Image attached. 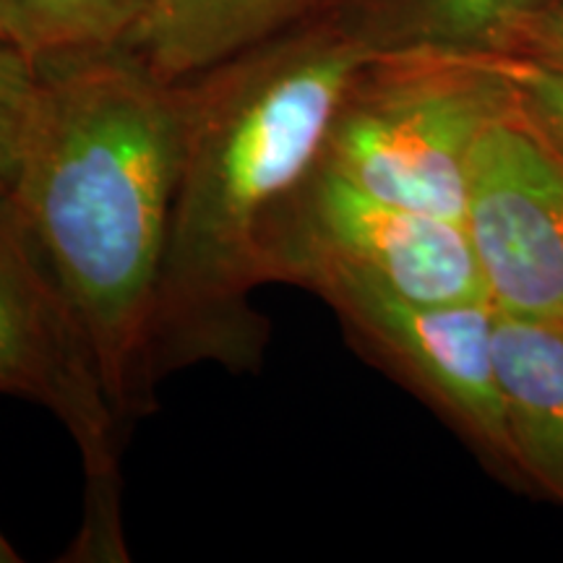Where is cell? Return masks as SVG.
Segmentation results:
<instances>
[{
	"instance_id": "6da1fadb",
	"label": "cell",
	"mask_w": 563,
	"mask_h": 563,
	"mask_svg": "<svg viewBox=\"0 0 563 563\" xmlns=\"http://www.w3.org/2000/svg\"><path fill=\"white\" fill-rule=\"evenodd\" d=\"M40 60V108L9 199L129 428L157 405L152 327L186 91L121 45Z\"/></svg>"
},
{
	"instance_id": "7a4b0ae2",
	"label": "cell",
	"mask_w": 563,
	"mask_h": 563,
	"mask_svg": "<svg viewBox=\"0 0 563 563\" xmlns=\"http://www.w3.org/2000/svg\"><path fill=\"white\" fill-rule=\"evenodd\" d=\"M368 47L321 13L183 79L186 139L152 327L159 386L188 365L258 371L272 209L321 157L344 87Z\"/></svg>"
},
{
	"instance_id": "3957f363",
	"label": "cell",
	"mask_w": 563,
	"mask_h": 563,
	"mask_svg": "<svg viewBox=\"0 0 563 563\" xmlns=\"http://www.w3.org/2000/svg\"><path fill=\"white\" fill-rule=\"evenodd\" d=\"M511 97L488 58L373 53L336 102L319 162L378 199L464 224L475 144Z\"/></svg>"
},
{
	"instance_id": "277c9868",
	"label": "cell",
	"mask_w": 563,
	"mask_h": 563,
	"mask_svg": "<svg viewBox=\"0 0 563 563\" xmlns=\"http://www.w3.org/2000/svg\"><path fill=\"white\" fill-rule=\"evenodd\" d=\"M0 394L30 399L63 422L81 454L87 514L76 559L125 561L118 418L79 321L9 194H0Z\"/></svg>"
},
{
	"instance_id": "5b68a950",
	"label": "cell",
	"mask_w": 563,
	"mask_h": 563,
	"mask_svg": "<svg viewBox=\"0 0 563 563\" xmlns=\"http://www.w3.org/2000/svg\"><path fill=\"white\" fill-rule=\"evenodd\" d=\"M311 262L361 274L422 306L490 302L462 222L378 199L321 162L264 224V285H282L287 272Z\"/></svg>"
},
{
	"instance_id": "8992f818",
	"label": "cell",
	"mask_w": 563,
	"mask_h": 563,
	"mask_svg": "<svg viewBox=\"0 0 563 563\" xmlns=\"http://www.w3.org/2000/svg\"><path fill=\"white\" fill-rule=\"evenodd\" d=\"M282 285L329 302L376 361L405 378L485 452L517 464L493 352V302L422 306L332 264H300Z\"/></svg>"
},
{
	"instance_id": "52a82bcc",
	"label": "cell",
	"mask_w": 563,
	"mask_h": 563,
	"mask_svg": "<svg viewBox=\"0 0 563 563\" xmlns=\"http://www.w3.org/2000/svg\"><path fill=\"white\" fill-rule=\"evenodd\" d=\"M464 228L498 313L563 323V154L517 97L477 139Z\"/></svg>"
},
{
	"instance_id": "ba28073f",
	"label": "cell",
	"mask_w": 563,
	"mask_h": 563,
	"mask_svg": "<svg viewBox=\"0 0 563 563\" xmlns=\"http://www.w3.org/2000/svg\"><path fill=\"white\" fill-rule=\"evenodd\" d=\"M332 5L334 0H152L121 47L159 79L183 81Z\"/></svg>"
},
{
	"instance_id": "9c48e42d",
	"label": "cell",
	"mask_w": 563,
	"mask_h": 563,
	"mask_svg": "<svg viewBox=\"0 0 563 563\" xmlns=\"http://www.w3.org/2000/svg\"><path fill=\"white\" fill-rule=\"evenodd\" d=\"M493 352L517 467L563 501V323L496 311Z\"/></svg>"
},
{
	"instance_id": "30bf717a",
	"label": "cell",
	"mask_w": 563,
	"mask_h": 563,
	"mask_svg": "<svg viewBox=\"0 0 563 563\" xmlns=\"http://www.w3.org/2000/svg\"><path fill=\"white\" fill-rule=\"evenodd\" d=\"M545 0H334L332 16L371 53L498 55Z\"/></svg>"
},
{
	"instance_id": "8fae6325",
	"label": "cell",
	"mask_w": 563,
	"mask_h": 563,
	"mask_svg": "<svg viewBox=\"0 0 563 563\" xmlns=\"http://www.w3.org/2000/svg\"><path fill=\"white\" fill-rule=\"evenodd\" d=\"M24 45L37 55L115 47L129 37L152 0H3Z\"/></svg>"
},
{
	"instance_id": "7c38bea8",
	"label": "cell",
	"mask_w": 563,
	"mask_h": 563,
	"mask_svg": "<svg viewBox=\"0 0 563 563\" xmlns=\"http://www.w3.org/2000/svg\"><path fill=\"white\" fill-rule=\"evenodd\" d=\"M42 97V60L0 34V194H11Z\"/></svg>"
},
{
	"instance_id": "4fadbf2b",
	"label": "cell",
	"mask_w": 563,
	"mask_h": 563,
	"mask_svg": "<svg viewBox=\"0 0 563 563\" xmlns=\"http://www.w3.org/2000/svg\"><path fill=\"white\" fill-rule=\"evenodd\" d=\"M477 58L490 60V66L509 81L519 108L563 154V66L527 55H477Z\"/></svg>"
},
{
	"instance_id": "5bb4252c",
	"label": "cell",
	"mask_w": 563,
	"mask_h": 563,
	"mask_svg": "<svg viewBox=\"0 0 563 563\" xmlns=\"http://www.w3.org/2000/svg\"><path fill=\"white\" fill-rule=\"evenodd\" d=\"M563 66V0H545L514 30L504 53Z\"/></svg>"
},
{
	"instance_id": "9a60e30c",
	"label": "cell",
	"mask_w": 563,
	"mask_h": 563,
	"mask_svg": "<svg viewBox=\"0 0 563 563\" xmlns=\"http://www.w3.org/2000/svg\"><path fill=\"white\" fill-rule=\"evenodd\" d=\"M0 34H3V37L16 40V42H21V45H24V37H21V30H19V21L11 13L9 5L3 3V0H0Z\"/></svg>"
},
{
	"instance_id": "2e32d148",
	"label": "cell",
	"mask_w": 563,
	"mask_h": 563,
	"mask_svg": "<svg viewBox=\"0 0 563 563\" xmlns=\"http://www.w3.org/2000/svg\"><path fill=\"white\" fill-rule=\"evenodd\" d=\"M21 555L16 553V548H13L9 540L3 538V532H0V563H19Z\"/></svg>"
}]
</instances>
